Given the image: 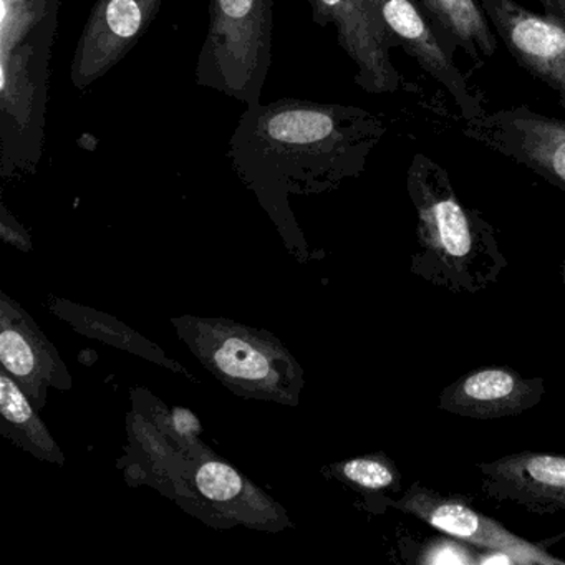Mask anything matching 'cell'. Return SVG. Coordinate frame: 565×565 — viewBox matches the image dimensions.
Wrapping results in <instances>:
<instances>
[{
    "instance_id": "cell-11",
    "label": "cell",
    "mask_w": 565,
    "mask_h": 565,
    "mask_svg": "<svg viewBox=\"0 0 565 565\" xmlns=\"http://www.w3.org/2000/svg\"><path fill=\"white\" fill-rule=\"evenodd\" d=\"M375 2L386 28L398 42V47L415 58L433 81L446 88L459 108L461 120H471L486 114L481 98L469 87L468 78L456 67L452 55L445 51V42L439 41L431 19L418 0Z\"/></svg>"
},
{
    "instance_id": "cell-14",
    "label": "cell",
    "mask_w": 565,
    "mask_h": 565,
    "mask_svg": "<svg viewBox=\"0 0 565 565\" xmlns=\"http://www.w3.org/2000/svg\"><path fill=\"white\" fill-rule=\"evenodd\" d=\"M542 379H524L508 366H486L466 373L439 395V409L472 419L518 416L544 396Z\"/></svg>"
},
{
    "instance_id": "cell-19",
    "label": "cell",
    "mask_w": 565,
    "mask_h": 565,
    "mask_svg": "<svg viewBox=\"0 0 565 565\" xmlns=\"http://www.w3.org/2000/svg\"><path fill=\"white\" fill-rule=\"evenodd\" d=\"M478 555L465 547L461 542L451 541V539H439V541H433L426 545L418 562L419 564L478 565Z\"/></svg>"
},
{
    "instance_id": "cell-17",
    "label": "cell",
    "mask_w": 565,
    "mask_h": 565,
    "mask_svg": "<svg viewBox=\"0 0 565 565\" xmlns=\"http://www.w3.org/2000/svg\"><path fill=\"white\" fill-rule=\"evenodd\" d=\"M0 415L2 431L12 441L49 462L65 465L64 452L39 418L28 393L6 370L0 373Z\"/></svg>"
},
{
    "instance_id": "cell-22",
    "label": "cell",
    "mask_w": 565,
    "mask_h": 565,
    "mask_svg": "<svg viewBox=\"0 0 565 565\" xmlns=\"http://www.w3.org/2000/svg\"><path fill=\"white\" fill-rule=\"evenodd\" d=\"M544 14L565 25V0H539Z\"/></svg>"
},
{
    "instance_id": "cell-8",
    "label": "cell",
    "mask_w": 565,
    "mask_h": 565,
    "mask_svg": "<svg viewBox=\"0 0 565 565\" xmlns=\"http://www.w3.org/2000/svg\"><path fill=\"white\" fill-rule=\"evenodd\" d=\"M479 6L519 67L547 85L565 111V25L515 0H479Z\"/></svg>"
},
{
    "instance_id": "cell-4",
    "label": "cell",
    "mask_w": 565,
    "mask_h": 565,
    "mask_svg": "<svg viewBox=\"0 0 565 565\" xmlns=\"http://www.w3.org/2000/svg\"><path fill=\"white\" fill-rule=\"evenodd\" d=\"M173 323L204 369L231 392L284 405L299 403L303 370L276 337L231 320L181 317Z\"/></svg>"
},
{
    "instance_id": "cell-16",
    "label": "cell",
    "mask_w": 565,
    "mask_h": 565,
    "mask_svg": "<svg viewBox=\"0 0 565 565\" xmlns=\"http://www.w3.org/2000/svg\"><path fill=\"white\" fill-rule=\"evenodd\" d=\"M433 24L446 35L449 52L461 49L478 67L498 51V38L479 0H418Z\"/></svg>"
},
{
    "instance_id": "cell-1",
    "label": "cell",
    "mask_w": 565,
    "mask_h": 565,
    "mask_svg": "<svg viewBox=\"0 0 565 565\" xmlns=\"http://www.w3.org/2000/svg\"><path fill=\"white\" fill-rule=\"evenodd\" d=\"M385 135V120L365 108L280 98L246 107L227 154L241 180L284 221L289 194L322 193L360 177Z\"/></svg>"
},
{
    "instance_id": "cell-23",
    "label": "cell",
    "mask_w": 565,
    "mask_h": 565,
    "mask_svg": "<svg viewBox=\"0 0 565 565\" xmlns=\"http://www.w3.org/2000/svg\"><path fill=\"white\" fill-rule=\"evenodd\" d=\"M561 277H562V282H564V289H565V260H564V263L561 264Z\"/></svg>"
},
{
    "instance_id": "cell-21",
    "label": "cell",
    "mask_w": 565,
    "mask_h": 565,
    "mask_svg": "<svg viewBox=\"0 0 565 565\" xmlns=\"http://www.w3.org/2000/svg\"><path fill=\"white\" fill-rule=\"evenodd\" d=\"M0 230H2V237L8 243L14 244V246L21 247V249H31V241H29L28 233L19 226L15 217L9 214L6 206H2V220H0Z\"/></svg>"
},
{
    "instance_id": "cell-7",
    "label": "cell",
    "mask_w": 565,
    "mask_h": 565,
    "mask_svg": "<svg viewBox=\"0 0 565 565\" xmlns=\"http://www.w3.org/2000/svg\"><path fill=\"white\" fill-rule=\"evenodd\" d=\"M313 21L333 24L340 47L355 64V84L370 95L396 94L403 78L390 51L398 42L386 28L375 0H310Z\"/></svg>"
},
{
    "instance_id": "cell-18",
    "label": "cell",
    "mask_w": 565,
    "mask_h": 565,
    "mask_svg": "<svg viewBox=\"0 0 565 565\" xmlns=\"http://www.w3.org/2000/svg\"><path fill=\"white\" fill-rule=\"evenodd\" d=\"M333 475L365 492L399 491L402 476L388 456L369 455L340 462Z\"/></svg>"
},
{
    "instance_id": "cell-12",
    "label": "cell",
    "mask_w": 565,
    "mask_h": 565,
    "mask_svg": "<svg viewBox=\"0 0 565 565\" xmlns=\"http://www.w3.org/2000/svg\"><path fill=\"white\" fill-rule=\"evenodd\" d=\"M0 362L38 408L44 406L49 388H71V373L55 347L6 294L0 300Z\"/></svg>"
},
{
    "instance_id": "cell-3",
    "label": "cell",
    "mask_w": 565,
    "mask_h": 565,
    "mask_svg": "<svg viewBox=\"0 0 565 565\" xmlns=\"http://www.w3.org/2000/svg\"><path fill=\"white\" fill-rule=\"evenodd\" d=\"M0 2V161L9 178L31 173L41 161L49 64L62 0Z\"/></svg>"
},
{
    "instance_id": "cell-10",
    "label": "cell",
    "mask_w": 565,
    "mask_h": 565,
    "mask_svg": "<svg viewBox=\"0 0 565 565\" xmlns=\"http://www.w3.org/2000/svg\"><path fill=\"white\" fill-rule=\"evenodd\" d=\"M390 505L422 519L449 537L469 542L486 551L494 548L509 552L514 564H562V561L551 557L537 545L512 534L501 522L476 511L462 499L438 494L419 482L409 486L403 498L390 501Z\"/></svg>"
},
{
    "instance_id": "cell-13",
    "label": "cell",
    "mask_w": 565,
    "mask_h": 565,
    "mask_svg": "<svg viewBox=\"0 0 565 565\" xmlns=\"http://www.w3.org/2000/svg\"><path fill=\"white\" fill-rule=\"evenodd\" d=\"M481 491L534 514L565 512V456L524 451L476 465Z\"/></svg>"
},
{
    "instance_id": "cell-24",
    "label": "cell",
    "mask_w": 565,
    "mask_h": 565,
    "mask_svg": "<svg viewBox=\"0 0 565 565\" xmlns=\"http://www.w3.org/2000/svg\"><path fill=\"white\" fill-rule=\"evenodd\" d=\"M4 2H21V0H4Z\"/></svg>"
},
{
    "instance_id": "cell-5",
    "label": "cell",
    "mask_w": 565,
    "mask_h": 565,
    "mask_svg": "<svg viewBox=\"0 0 565 565\" xmlns=\"http://www.w3.org/2000/svg\"><path fill=\"white\" fill-rule=\"evenodd\" d=\"M273 62V0H210L196 84L246 107L260 104Z\"/></svg>"
},
{
    "instance_id": "cell-15",
    "label": "cell",
    "mask_w": 565,
    "mask_h": 565,
    "mask_svg": "<svg viewBox=\"0 0 565 565\" xmlns=\"http://www.w3.org/2000/svg\"><path fill=\"white\" fill-rule=\"evenodd\" d=\"M191 482L201 498L213 504V512L230 515L247 527L277 531L289 524L280 505L250 484L233 466L220 459L198 462L191 471Z\"/></svg>"
},
{
    "instance_id": "cell-20",
    "label": "cell",
    "mask_w": 565,
    "mask_h": 565,
    "mask_svg": "<svg viewBox=\"0 0 565 565\" xmlns=\"http://www.w3.org/2000/svg\"><path fill=\"white\" fill-rule=\"evenodd\" d=\"M168 426L173 429L174 438L181 443L193 441L201 433L196 416L183 408L173 409V419L168 422Z\"/></svg>"
},
{
    "instance_id": "cell-2",
    "label": "cell",
    "mask_w": 565,
    "mask_h": 565,
    "mask_svg": "<svg viewBox=\"0 0 565 565\" xmlns=\"http://www.w3.org/2000/svg\"><path fill=\"white\" fill-rule=\"evenodd\" d=\"M406 191L416 211L412 273L451 292L475 294L498 282L509 263L494 227L461 203L448 171L416 153L406 171Z\"/></svg>"
},
{
    "instance_id": "cell-9",
    "label": "cell",
    "mask_w": 565,
    "mask_h": 565,
    "mask_svg": "<svg viewBox=\"0 0 565 565\" xmlns=\"http://www.w3.org/2000/svg\"><path fill=\"white\" fill-rule=\"evenodd\" d=\"M163 0H97L78 39L71 81L84 90L120 64L157 18Z\"/></svg>"
},
{
    "instance_id": "cell-6",
    "label": "cell",
    "mask_w": 565,
    "mask_h": 565,
    "mask_svg": "<svg viewBox=\"0 0 565 565\" xmlns=\"http://www.w3.org/2000/svg\"><path fill=\"white\" fill-rule=\"evenodd\" d=\"M461 121L468 140L527 168L565 193V120L519 105Z\"/></svg>"
}]
</instances>
